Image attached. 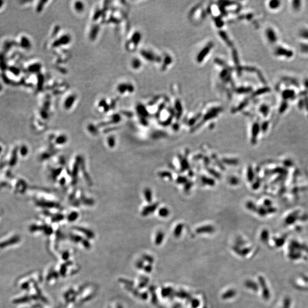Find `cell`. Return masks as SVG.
Returning a JSON list of instances; mask_svg holds the SVG:
<instances>
[{
  "label": "cell",
  "instance_id": "6da1fadb",
  "mask_svg": "<svg viewBox=\"0 0 308 308\" xmlns=\"http://www.w3.org/2000/svg\"><path fill=\"white\" fill-rule=\"evenodd\" d=\"M158 203H154L152 204L148 205L146 207H144L142 212V215L144 216H146L149 215L151 213L155 212V210L157 209L158 207Z\"/></svg>",
  "mask_w": 308,
  "mask_h": 308
},
{
  "label": "cell",
  "instance_id": "7a4b0ae2",
  "mask_svg": "<svg viewBox=\"0 0 308 308\" xmlns=\"http://www.w3.org/2000/svg\"><path fill=\"white\" fill-rule=\"evenodd\" d=\"M179 159L180 162V171L183 172L188 170L190 168V164L188 163V161L187 160V159L181 155H179Z\"/></svg>",
  "mask_w": 308,
  "mask_h": 308
},
{
  "label": "cell",
  "instance_id": "3957f363",
  "mask_svg": "<svg viewBox=\"0 0 308 308\" xmlns=\"http://www.w3.org/2000/svg\"><path fill=\"white\" fill-rule=\"evenodd\" d=\"M215 231V228L212 226L208 225V226H201L198 228L196 232L197 233H212Z\"/></svg>",
  "mask_w": 308,
  "mask_h": 308
},
{
  "label": "cell",
  "instance_id": "277c9868",
  "mask_svg": "<svg viewBox=\"0 0 308 308\" xmlns=\"http://www.w3.org/2000/svg\"><path fill=\"white\" fill-rule=\"evenodd\" d=\"M202 184L209 186H213L215 185V180L213 178H209L205 176H202L200 178Z\"/></svg>",
  "mask_w": 308,
  "mask_h": 308
},
{
  "label": "cell",
  "instance_id": "5b68a950",
  "mask_svg": "<svg viewBox=\"0 0 308 308\" xmlns=\"http://www.w3.org/2000/svg\"><path fill=\"white\" fill-rule=\"evenodd\" d=\"M222 162L228 165H237L239 163L238 159L234 158H223Z\"/></svg>",
  "mask_w": 308,
  "mask_h": 308
},
{
  "label": "cell",
  "instance_id": "8992f818",
  "mask_svg": "<svg viewBox=\"0 0 308 308\" xmlns=\"http://www.w3.org/2000/svg\"><path fill=\"white\" fill-rule=\"evenodd\" d=\"M144 195L147 202L151 203L152 200V193L149 188H147L144 190Z\"/></svg>",
  "mask_w": 308,
  "mask_h": 308
},
{
  "label": "cell",
  "instance_id": "52a82bcc",
  "mask_svg": "<svg viewBox=\"0 0 308 308\" xmlns=\"http://www.w3.org/2000/svg\"><path fill=\"white\" fill-rule=\"evenodd\" d=\"M246 177H247V180L248 182H253L254 179V171L253 170V168H252L251 166H249L248 167V169H247V172H246Z\"/></svg>",
  "mask_w": 308,
  "mask_h": 308
},
{
  "label": "cell",
  "instance_id": "ba28073f",
  "mask_svg": "<svg viewBox=\"0 0 308 308\" xmlns=\"http://www.w3.org/2000/svg\"><path fill=\"white\" fill-rule=\"evenodd\" d=\"M170 210L166 207H162L159 209L158 214L162 218H167L170 215Z\"/></svg>",
  "mask_w": 308,
  "mask_h": 308
},
{
  "label": "cell",
  "instance_id": "9c48e42d",
  "mask_svg": "<svg viewBox=\"0 0 308 308\" xmlns=\"http://www.w3.org/2000/svg\"><path fill=\"white\" fill-rule=\"evenodd\" d=\"M183 229V224H182V223L179 224L176 226L173 231V234L175 237L178 238L181 235Z\"/></svg>",
  "mask_w": 308,
  "mask_h": 308
},
{
  "label": "cell",
  "instance_id": "30bf717a",
  "mask_svg": "<svg viewBox=\"0 0 308 308\" xmlns=\"http://www.w3.org/2000/svg\"><path fill=\"white\" fill-rule=\"evenodd\" d=\"M164 233L162 232H159L157 234L156 238H155V243L157 245L160 244L164 239Z\"/></svg>",
  "mask_w": 308,
  "mask_h": 308
},
{
  "label": "cell",
  "instance_id": "8fae6325",
  "mask_svg": "<svg viewBox=\"0 0 308 308\" xmlns=\"http://www.w3.org/2000/svg\"><path fill=\"white\" fill-rule=\"evenodd\" d=\"M158 175L162 178H167L169 179H172V174L168 171H161L159 172Z\"/></svg>",
  "mask_w": 308,
  "mask_h": 308
},
{
  "label": "cell",
  "instance_id": "7c38bea8",
  "mask_svg": "<svg viewBox=\"0 0 308 308\" xmlns=\"http://www.w3.org/2000/svg\"><path fill=\"white\" fill-rule=\"evenodd\" d=\"M228 182L232 185H237L240 183L239 179L236 176H231L229 178Z\"/></svg>",
  "mask_w": 308,
  "mask_h": 308
},
{
  "label": "cell",
  "instance_id": "4fadbf2b",
  "mask_svg": "<svg viewBox=\"0 0 308 308\" xmlns=\"http://www.w3.org/2000/svg\"><path fill=\"white\" fill-rule=\"evenodd\" d=\"M188 182V179L187 178V177L183 176H178V178L176 179V182L179 185H185Z\"/></svg>",
  "mask_w": 308,
  "mask_h": 308
},
{
  "label": "cell",
  "instance_id": "5bb4252c",
  "mask_svg": "<svg viewBox=\"0 0 308 308\" xmlns=\"http://www.w3.org/2000/svg\"><path fill=\"white\" fill-rule=\"evenodd\" d=\"M236 292H234L233 290H228L226 293H225L224 294H223V298L224 299H228V298H230L231 297H233L235 294H236Z\"/></svg>",
  "mask_w": 308,
  "mask_h": 308
},
{
  "label": "cell",
  "instance_id": "9a60e30c",
  "mask_svg": "<svg viewBox=\"0 0 308 308\" xmlns=\"http://www.w3.org/2000/svg\"><path fill=\"white\" fill-rule=\"evenodd\" d=\"M208 171L209 173V174H211L214 178H216L218 179H219L220 178H221L220 174L216 170H213L212 168H208Z\"/></svg>",
  "mask_w": 308,
  "mask_h": 308
},
{
  "label": "cell",
  "instance_id": "2e32d148",
  "mask_svg": "<svg viewBox=\"0 0 308 308\" xmlns=\"http://www.w3.org/2000/svg\"><path fill=\"white\" fill-rule=\"evenodd\" d=\"M246 208L250 210V211H254L256 210V207L255 204L253 203V202L252 201H248L246 204Z\"/></svg>",
  "mask_w": 308,
  "mask_h": 308
},
{
  "label": "cell",
  "instance_id": "e0dca14e",
  "mask_svg": "<svg viewBox=\"0 0 308 308\" xmlns=\"http://www.w3.org/2000/svg\"><path fill=\"white\" fill-rule=\"evenodd\" d=\"M277 1H272V2L271 1V2H270V5H269V8H271V9H272L273 10H274V9L278 8L279 7H280V4H279L280 2H279L277 4Z\"/></svg>",
  "mask_w": 308,
  "mask_h": 308
},
{
  "label": "cell",
  "instance_id": "ac0fdd59",
  "mask_svg": "<svg viewBox=\"0 0 308 308\" xmlns=\"http://www.w3.org/2000/svg\"><path fill=\"white\" fill-rule=\"evenodd\" d=\"M29 41L27 40V38H23L22 39V41H21V45H22V46H23V47L25 48H27L28 46H29Z\"/></svg>",
  "mask_w": 308,
  "mask_h": 308
},
{
  "label": "cell",
  "instance_id": "d6986e66",
  "mask_svg": "<svg viewBox=\"0 0 308 308\" xmlns=\"http://www.w3.org/2000/svg\"><path fill=\"white\" fill-rule=\"evenodd\" d=\"M193 185V183L192 182H188L185 185V192L188 191L191 188Z\"/></svg>",
  "mask_w": 308,
  "mask_h": 308
},
{
  "label": "cell",
  "instance_id": "ffe728a7",
  "mask_svg": "<svg viewBox=\"0 0 308 308\" xmlns=\"http://www.w3.org/2000/svg\"><path fill=\"white\" fill-rule=\"evenodd\" d=\"M77 217H78V213L76 212H73L71 214H70V216H68V220L70 221H74L76 220Z\"/></svg>",
  "mask_w": 308,
  "mask_h": 308
},
{
  "label": "cell",
  "instance_id": "44dd1931",
  "mask_svg": "<svg viewBox=\"0 0 308 308\" xmlns=\"http://www.w3.org/2000/svg\"><path fill=\"white\" fill-rule=\"evenodd\" d=\"M66 141V137H60L57 140V143L59 144L64 143Z\"/></svg>",
  "mask_w": 308,
  "mask_h": 308
},
{
  "label": "cell",
  "instance_id": "7402d4cb",
  "mask_svg": "<svg viewBox=\"0 0 308 308\" xmlns=\"http://www.w3.org/2000/svg\"><path fill=\"white\" fill-rule=\"evenodd\" d=\"M109 144L110 147H114V144H115V142H114V137H110L109 140Z\"/></svg>",
  "mask_w": 308,
  "mask_h": 308
},
{
  "label": "cell",
  "instance_id": "603a6c76",
  "mask_svg": "<svg viewBox=\"0 0 308 308\" xmlns=\"http://www.w3.org/2000/svg\"><path fill=\"white\" fill-rule=\"evenodd\" d=\"M204 162H205V165H208V164L210 163V160L209 159V158L207 157H204Z\"/></svg>",
  "mask_w": 308,
  "mask_h": 308
},
{
  "label": "cell",
  "instance_id": "cb8c5ba5",
  "mask_svg": "<svg viewBox=\"0 0 308 308\" xmlns=\"http://www.w3.org/2000/svg\"><path fill=\"white\" fill-rule=\"evenodd\" d=\"M2 4H3V1H0V7H2Z\"/></svg>",
  "mask_w": 308,
  "mask_h": 308
},
{
  "label": "cell",
  "instance_id": "d4e9b609",
  "mask_svg": "<svg viewBox=\"0 0 308 308\" xmlns=\"http://www.w3.org/2000/svg\"><path fill=\"white\" fill-rule=\"evenodd\" d=\"M1 90H2V86H1V85H0V91H1Z\"/></svg>",
  "mask_w": 308,
  "mask_h": 308
}]
</instances>
